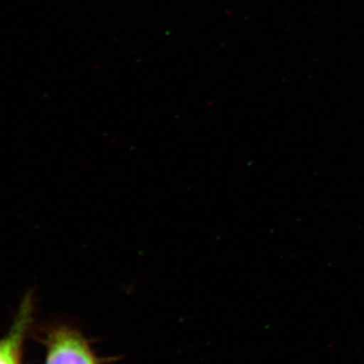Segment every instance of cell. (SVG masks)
<instances>
[{"instance_id":"2","label":"cell","mask_w":364,"mask_h":364,"mask_svg":"<svg viewBox=\"0 0 364 364\" xmlns=\"http://www.w3.org/2000/svg\"><path fill=\"white\" fill-rule=\"evenodd\" d=\"M33 318V299L32 294H28L21 301L9 333L0 338V364H23V343Z\"/></svg>"},{"instance_id":"1","label":"cell","mask_w":364,"mask_h":364,"mask_svg":"<svg viewBox=\"0 0 364 364\" xmlns=\"http://www.w3.org/2000/svg\"><path fill=\"white\" fill-rule=\"evenodd\" d=\"M44 364H100L82 333L68 325L53 326L45 338Z\"/></svg>"}]
</instances>
